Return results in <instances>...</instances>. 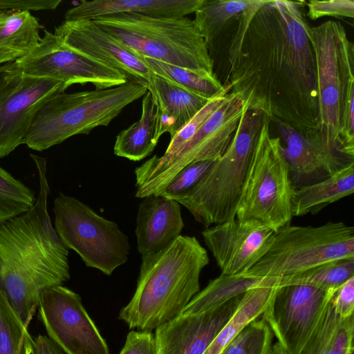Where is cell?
Segmentation results:
<instances>
[{
    "instance_id": "6da1fadb",
    "label": "cell",
    "mask_w": 354,
    "mask_h": 354,
    "mask_svg": "<svg viewBox=\"0 0 354 354\" xmlns=\"http://www.w3.org/2000/svg\"><path fill=\"white\" fill-rule=\"evenodd\" d=\"M306 5V1L255 0L236 19L223 85L270 122L316 136L317 73Z\"/></svg>"
},
{
    "instance_id": "7a4b0ae2",
    "label": "cell",
    "mask_w": 354,
    "mask_h": 354,
    "mask_svg": "<svg viewBox=\"0 0 354 354\" xmlns=\"http://www.w3.org/2000/svg\"><path fill=\"white\" fill-rule=\"evenodd\" d=\"M31 156L38 171L39 194L28 211L0 225V290L28 327L41 292L70 279L68 250L48 212L46 160Z\"/></svg>"
},
{
    "instance_id": "3957f363",
    "label": "cell",
    "mask_w": 354,
    "mask_h": 354,
    "mask_svg": "<svg viewBox=\"0 0 354 354\" xmlns=\"http://www.w3.org/2000/svg\"><path fill=\"white\" fill-rule=\"evenodd\" d=\"M209 261L195 236L182 235L161 251L142 256L136 291L119 319L130 328L151 331L181 315L200 291V275Z\"/></svg>"
},
{
    "instance_id": "277c9868",
    "label": "cell",
    "mask_w": 354,
    "mask_h": 354,
    "mask_svg": "<svg viewBox=\"0 0 354 354\" xmlns=\"http://www.w3.org/2000/svg\"><path fill=\"white\" fill-rule=\"evenodd\" d=\"M306 32L316 65L320 140L328 150L354 160L343 140L346 111L354 102V44L339 21L309 25Z\"/></svg>"
},
{
    "instance_id": "5b68a950",
    "label": "cell",
    "mask_w": 354,
    "mask_h": 354,
    "mask_svg": "<svg viewBox=\"0 0 354 354\" xmlns=\"http://www.w3.org/2000/svg\"><path fill=\"white\" fill-rule=\"evenodd\" d=\"M91 20L136 54L204 76H216L209 48L194 19L122 12Z\"/></svg>"
},
{
    "instance_id": "8992f818",
    "label": "cell",
    "mask_w": 354,
    "mask_h": 354,
    "mask_svg": "<svg viewBox=\"0 0 354 354\" xmlns=\"http://www.w3.org/2000/svg\"><path fill=\"white\" fill-rule=\"evenodd\" d=\"M264 115L247 109L225 152L176 201L205 227L236 218Z\"/></svg>"
},
{
    "instance_id": "52a82bcc",
    "label": "cell",
    "mask_w": 354,
    "mask_h": 354,
    "mask_svg": "<svg viewBox=\"0 0 354 354\" xmlns=\"http://www.w3.org/2000/svg\"><path fill=\"white\" fill-rule=\"evenodd\" d=\"M147 91L145 85L131 80L109 88L59 93L38 110L24 144L41 151L71 136L108 126L124 107Z\"/></svg>"
},
{
    "instance_id": "ba28073f",
    "label": "cell",
    "mask_w": 354,
    "mask_h": 354,
    "mask_svg": "<svg viewBox=\"0 0 354 354\" xmlns=\"http://www.w3.org/2000/svg\"><path fill=\"white\" fill-rule=\"evenodd\" d=\"M354 259V227L344 222L319 226L287 225L274 233L264 256L247 272L257 278H283L331 261Z\"/></svg>"
},
{
    "instance_id": "9c48e42d",
    "label": "cell",
    "mask_w": 354,
    "mask_h": 354,
    "mask_svg": "<svg viewBox=\"0 0 354 354\" xmlns=\"http://www.w3.org/2000/svg\"><path fill=\"white\" fill-rule=\"evenodd\" d=\"M280 138L272 137L264 115L236 210L239 219L256 220L274 232L293 217L295 191Z\"/></svg>"
},
{
    "instance_id": "30bf717a",
    "label": "cell",
    "mask_w": 354,
    "mask_h": 354,
    "mask_svg": "<svg viewBox=\"0 0 354 354\" xmlns=\"http://www.w3.org/2000/svg\"><path fill=\"white\" fill-rule=\"evenodd\" d=\"M247 109L241 100L227 93L222 104L177 153L168 158L155 155L136 168V197L158 195L186 166L218 159L230 143Z\"/></svg>"
},
{
    "instance_id": "8fae6325",
    "label": "cell",
    "mask_w": 354,
    "mask_h": 354,
    "mask_svg": "<svg viewBox=\"0 0 354 354\" xmlns=\"http://www.w3.org/2000/svg\"><path fill=\"white\" fill-rule=\"evenodd\" d=\"M53 212L58 236L87 267L111 275L127 261L131 250L129 238L116 223L62 193L54 201Z\"/></svg>"
},
{
    "instance_id": "7c38bea8",
    "label": "cell",
    "mask_w": 354,
    "mask_h": 354,
    "mask_svg": "<svg viewBox=\"0 0 354 354\" xmlns=\"http://www.w3.org/2000/svg\"><path fill=\"white\" fill-rule=\"evenodd\" d=\"M66 88L61 80L25 74L15 62L0 66V159L24 144L40 107Z\"/></svg>"
},
{
    "instance_id": "4fadbf2b",
    "label": "cell",
    "mask_w": 354,
    "mask_h": 354,
    "mask_svg": "<svg viewBox=\"0 0 354 354\" xmlns=\"http://www.w3.org/2000/svg\"><path fill=\"white\" fill-rule=\"evenodd\" d=\"M335 291L304 284L279 286L261 319L288 354H300Z\"/></svg>"
},
{
    "instance_id": "5bb4252c",
    "label": "cell",
    "mask_w": 354,
    "mask_h": 354,
    "mask_svg": "<svg viewBox=\"0 0 354 354\" xmlns=\"http://www.w3.org/2000/svg\"><path fill=\"white\" fill-rule=\"evenodd\" d=\"M15 63L26 75L59 80L66 88L88 83L96 89H104L129 81L125 74L75 51L47 30L39 44Z\"/></svg>"
},
{
    "instance_id": "9a60e30c",
    "label": "cell",
    "mask_w": 354,
    "mask_h": 354,
    "mask_svg": "<svg viewBox=\"0 0 354 354\" xmlns=\"http://www.w3.org/2000/svg\"><path fill=\"white\" fill-rule=\"evenodd\" d=\"M38 308L48 337L66 354H110L75 292L62 285L47 288Z\"/></svg>"
},
{
    "instance_id": "2e32d148",
    "label": "cell",
    "mask_w": 354,
    "mask_h": 354,
    "mask_svg": "<svg viewBox=\"0 0 354 354\" xmlns=\"http://www.w3.org/2000/svg\"><path fill=\"white\" fill-rule=\"evenodd\" d=\"M274 232L252 219L234 218L205 228L204 242L221 273L244 274L268 250Z\"/></svg>"
},
{
    "instance_id": "e0dca14e",
    "label": "cell",
    "mask_w": 354,
    "mask_h": 354,
    "mask_svg": "<svg viewBox=\"0 0 354 354\" xmlns=\"http://www.w3.org/2000/svg\"><path fill=\"white\" fill-rule=\"evenodd\" d=\"M243 294L195 314H181L156 328L157 354H203L236 313Z\"/></svg>"
},
{
    "instance_id": "ac0fdd59",
    "label": "cell",
    "mask_w": 354,
    "mask_h": 354,
    "mask_svg": "<svg viewBox=\"0 0 354 354\" xmlns=\"http://www.w3.org/2000/svg\"><path fill=\"white\" fill-rule=\"evenodd\" d=\"M68 46L125 74L147 87L152 71L131 50L92 20L63 21L55 32Z\"/></svg>"
},
{
    "instance_id": "d6986e66",
    "label": "cell",
    "mask_w": 354,
    "mask_h": 354,
    "mask_svg": "<svg viewBox=\"0 0 354 354\" xmlns=\"http://www.w3.org/2000/svg\"><path fill=\"white\" fill-rule=\"evenodd\" d=\"M276 124L285 143L281 149L289 166L294 188L296 185L322 174L326 178L354 161L328 150L319 136H307L289 126Z\"/></svg>"
},
{
    "instance_id": "ffe728a7",
    "label": "cell",
    "mask_w": 354,
    "mask_h": 354,
    "mask_svg": "<svg viewBox=\"0 0 354 354\" xmlns=\"http://www.w3.org/2000/svg\"><path fill=\"white\" fill-rule=\"evenodd\" d=\"M136 216L135 233L142 256L161 251L174 242L185 226L178 202L159 195L142 198Z\"/></svg>"
},
{
    "instance_id": "44dd1931",
    "label": "cell",
    "mask_w": 354,
    "mask_h": 354,
    "mask_svg": "<svg viewBox=\"0 0 354 354\" xmlns=\"http://www.w3.org/2000/svg\"><path fill=\"white\" fill-rule=\"evenodd\" d=\"M205 0L82 1L66 11L65 21H76L117 13H133L160 18H181L195 12Z\"/></svg>"
},
{
    "instance_id": "7402d4cb",
    "label": "cell",
    "mask_w": 354,
    "mask_h": 354,
    "mask_svg": "<svg viewBox=\"0 0 354 354\" xmlns=\"http://www.w3.org/2000/svg\"><path fill=\"white\" fill-rule=\"evenodd\" d=\"M147 89L153 95L158 106L159 137L167 132L172 138L209 100L153 72L147 84Z\"/></svg>"
},
{
    "instance_id": "603a6c76",
    "label": "cell",
    "mask_w": 354,
    "mask_h": 354,
    "mask_svg": "<svg viewBox=\"0 0 354 354\" xmlns=\"http://www.w3.org/2000/svg\"><path fill=\"white\" fill-rule=\"evenodd\" d=\"M354 192V161L324 180L295 189L292 200L293 216L315 214L323 208Z\"/></svg>"
},
{
    "instance_id": "cb8c5ba5",
    "label": "cell",
    "mask_w": 354,
    "mask_h": 354,
    "mask_svg": "<svg viewBox=\"0 0 354 354\" xmlns=\"http://www.w3.org/2000/svg\"><path fill=\"white\" fill-rule=\"evenodd\" d=\"M43 28L30 11L0 10V64L15 62L32 50Z\"/></svg>"
},
{
    "instance_id": "d4e9b609",
    "label": "cell",
    "mask_w": 354,
    "mask_h": 354,
    "mask_svg": "<svg viewBox=\"0 0 354 354\" xmlns=\"http://www.w3.org/2000/svg\"><path fill=\"white\" fill-rule=\"evenodd\" d=\"M158 106L147 91L142 101L140 119L117 136L114 154L133 161H139L151 153L158 142Z\"/></svg>"
},
{
    "instance_id": "484cf974",
    "label": "cell",
    "mask_w": 354,
    "mask_h": 354,
    "mask_svg": "<svg viewBox=\"0 0 354 354\" xmlns=\"http://www.w3.org/2000/svg\"><path fill=\"white\" fill-rule=\"evenodd\" d=\"M278 286V279L270 278L244 292L236 313L203 354H221L248 324L261 316Z\"/></svg>"
},
{
    "instance_id": "4316f807",
    "label": "cell",
    "mask_w": 354,
    "mask_h": 354,
    "mask_svg": "<svg viewBox=\"0 0 354 354\" xmlns=\"http://www.w3.org/2000/svg\"><path fill=\"white\" fill-rule=\"evenodd\" d=\"M354 315L340 317L330 303L300 354H353Z\"/></svg>"
},
{
    "instance_id": "83f0119b",
    "label": "cell",
    "mask_w": 354,
    "mask_h": 354,
    "mask_svg": "<svg viewBox=\"0 0 354 354\" xmlns=\"http://www.w3.org/2000/svg\"><path fill=\"white\" fill-rule=\"evenodd\" d=\"M269 278H257L240 274H221L200 290L184 308L182 314H195L219 306L247 290L268 282Z\"/></svg>"
},
{
    "instance_id": "f1b7e54d",
    "label": "cell",
    "mask_w": 354,
    "mask_h": 354,
    "mask_svg": "<svg viewBox=\"0 0 354 354\" xmlns=\"http://www.w3.org/2000/svg\"><path fill=\"white\" fill-rule=\"evenodd\" d=\"M255 0H218L205 2L195 11V24L208 47H211L223 28L236 19Z\"/></svg>"
},
{
    "instance_id": "f546056e",
    "label": "cell",
    "mask_w": 354,
    "mask_h": 354,
    "mask_svg": "<svg viewBox=\"0 0 354 354\" xmlns=\"http://www.w3.org/2000/svg\"><path fill=\"white\" fill-rule=\"evenodd\" d=\"M135 54L154 74L204 98L211 100L222 93H228L216 76H204L182 67Z\"/></svg>"
},
{
    "instance_id": "4dcf8cb0",
    "label": "cell",
    "mask_w": 354,
    "mask_h": 354,
    "mask_svg": "<svg viewBox=\"0 0 354 354\" xmlns=\"http://www.w3.org/2000/svg\"><path fill=\"white\" fill-rule=\"evenodd\" d=\"M354 277V259L322 264L295 275L279 278V286L304 284L325 290H336Z\"/></svg>"
},
{
    "instance_id": "1f68e13d",
    "label": "cell",
    "mask_w": 354,
    "mask_h": 354,
    "mask_svg": "<svg viewBox=\"0 0 354 354\" xmlns=\"http://www.w3.org/2000/svg\"><path fill=\"white\" fill-rule=\"evenodd\" d=\"M33 339L0 290V354H30Z\"/></svg>"
},
{
    "instance_id": "d6a6232c",
    "label": "cell",
    "mask_w": 354,
    "mask_h": 354,
    "mask_svg": "<svg viewBox=\"0 0 354 354\" xmlns=\"http://www.w3.org/2000/svg\"><path fill=\"white\" fill-rule=\"evenodd\" d=\"M34 193L0 166V225L28 211Z\"/></svg>"
},
{
    "instance_id": "836d02e7",
    "label": "cell",
    "mask_w": 354,
    "mask_h": 354,
    "mask_svg": "<svg viewBox=\"0 0 354 354\" xmlns=\"http://www.w3.org/2000/svg\"><path fill=\"white\" fill-rule=\"evenodd\" d=\"M273 336L266 322L257 319L248 324L221 354H267Z\"/></svg>"
},
{
    "instance_id": "e575fe53",
    "label": "cell",
    "mask_w": 354,
    "mask_h": 354,
    "mask_svg": "<svg viewBox=\"0 0 354 354\" xmlns=\"http://www.w3.org/2000/svg\"><path fill=\"white\" fill-rule=\"evenodd\" d=\"M227 93H222L209 100L193 118L171 138V141L162 156L168 158L174 155L189 142L209 116L222 104Z\"/></svg>"
},
{
    "instance_id": "d590c367",
    "label": "cell",
    "mask_w": 354,
    "mask_h": 354,
    "mask_svg": "<svg viewBox=\"0 0 354 354\" xmlns=\"http://www.w3.org/2000/svg\"><path fill=\"white\" fill-rule=\"evenodd\" d=\"M214 162L204 160L186 166L158 195L177 201L203 178Z\"/></svg>"
},
{
    "instance_id": "8d00e7d4",
    "label": "cell",
    "mask_w": 354,
    "mask_h": 354,
    "mask_svg": "<svg viewBox=\"0 0 354 354\" xmlns=\"http://www.w3.org/2000/svg\"><path fill=\"white\" fill-rule=\"evenodd\" d=\"M306 15L311 20H317L323 17H354L353 0H311L306 2Z\"/></svg>"
},
{
    "instance_id": "74e56055",
    "label": "cell",
    "mask_w": 354,
    "mask_h": 354,
    "mask_svg": "<svg viewBox=\"0 0 354 354\" xmlns=\"http://www.w3.org/2000/svg\"><path fill=\"white\" fill-rule=\"evenodd\" d=\"M119 354H157L154 335L150 331L129 332Z\"/></svg>"
},
{
    "instance_id": "f35d334b",
    "label": "cell",
    "mask_w": 354,
    "mask_h": 354,
    "mask_svg": "<svg viewBox=\"0 0 354 354\" xmlns=\"http://www.w3.org/2000/svg\"><path fill=\"white\" fill-rule=\"evenodd\" d=\"M331 304L336 313L342 318L353 315L354 277L342 284L335 292Z\"/></svg>"
},
{
    "instance_id": "ab89813d",
    "label": "cell",
    "mask_w": 354,
    "mask_h": 354,
    "mask_svg": "<svg viewBox=\"0 0 354 354\" xmlns=\"http://www.w3.org/2000/svg\"><path fill=\"white\" fill-rule=\"evenodd\" d=\"M61 2L62 0H0V10H53Z\"/></svg>"
},
{
    "instance_id": "60d3db41",
    "label": "cell",
    "mask_w": 354,
    "mask_h": 354,
    "mask_svg": "<svg viewBox=\"0 0 354 354\" xmlns=\"http://www.w3.org/2000/svg\"><path fill=\"white\" fill-rule=\"evenodd\" d=\"M30 354H66L48 337L39 335L33 339Z\"/></svg>"
},
{
    "instance_id": "b9f144b4",
    "label": "cell",
    "mask_w": 354,
    "mask_h": 354,
    "mask_svg": "<svg viewBox=\"0 0 354 354\" xmlns=\"http://www.w3.org/2000/svg\"><path fill=\"white\" fill-rule=\"evenodd\" d=\"M267 354H288L279 342L272 344Z\"/></svg>"
},
{
    "instance_id": "7bdbcfd3",
    "label": "cell",
    "mask_w": 354,
    "mask_h": 354,
    "mask_svg": "<svg viewBox=\"0 0 354 354\" xmlns=\"http://www.w3.org/2000/svg\"><path fill=\"white\" fill-rule=\"evenodd\" d=\"M354 354V353H353Z\"/></svg>"
}]
</instances>
